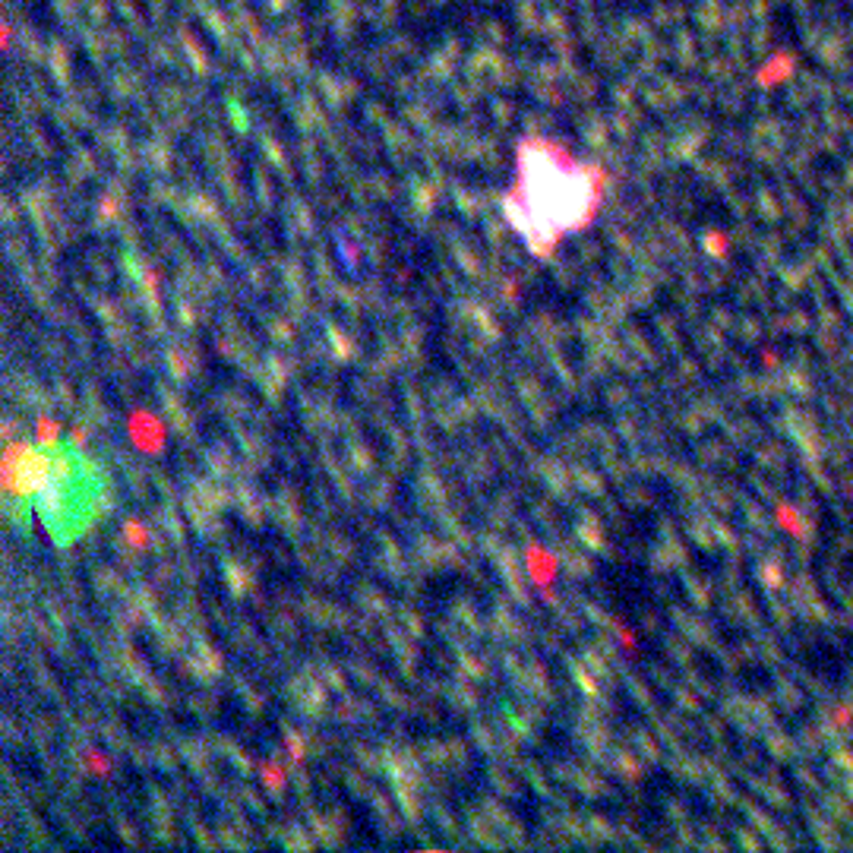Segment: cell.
Wrapping results in <instances>:
<instances>
[{
    "label": "cell",
    "mask_w": 853,
    "mask_h": 853,
    "mask_svg": "<svg viewBox=\"0 0 853 853\" xmlns=\"http://www.w3.org/2000/svg\"><path fill=\"white\" fill-rule=\"evenodd\" d=\"M604 180L598 165H582L556 142L525 140L519 149V180L503 200V212L528 250L547 260L563 234L582 231L594 219Z\"/></svg>",
    "instance_id": "cell-1"
},
{
    "label": "cell",
    "mask_w": 853,
    "mask_h": 853,
    "mask_svg": "<svg viewBox=\"0 0 853 853\" xmlns=\"http://www.w3.org/2000/svg\"><path fill=\"white\" fill-rule=\"evenodd\" d=\"M101 487L105 471L95 459L82 455L76 443H54L51 480L35 496V515L54 544L67 547L101 515Z\"/></svg>",
    "instance_id": "cell-2"
},
{
    "label": "cell",
    "mask_w": 853,
    "mask_h": 853,
    "mask_svg": "<svg viewBox=\"0 0 853 853\" xmlns=\"http://www.w3.org/2000/svg\"><path fill=\"white\" fill-rule=\"evenodd\" d=\"M54 468V443H16L7 440L4 449V513L13 525H29V513L35 509V496L45 490Z\"/></svg>",
    "instance_id": "cell-3"
},
{
    "label": "cell",
    "mask_w": 853,
    "mask_h": 853,
    "mask_svg": "<svg viewBox=\"0 0 853 853\" xmlns=\"http://www.w3.org/2000/svg\"><path fill=\"white\" fill-rule=\"evenodd\" d=\"M35 440L41 443H57L60 440V424L51 418H41L39 424H35Z\"/></svg>",
    "instance_id": "cell-4"
},
{
    "label": "cell",
    "mask_w": 853,
    "mask_h": 853,
    "mask_svg": "<svg viewBox=\"0 0 853 853\" xmlns=\"http://www.w3.org/2000/svg\"><path fill=\"white\" fill-rule=\"evenodd\" d=\"M86 430H80V426H73V434H70V443H76V446H86Z\"/></svg>",
    "instance_id": "cell-5"
}]
</instances>
